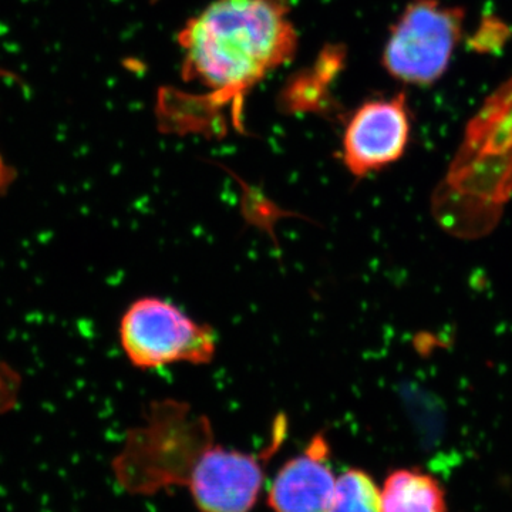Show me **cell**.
Returning <instances> with one entry per match:
<instances>
[{"instance_id":"cell-1","label":"cell","mask_w":512,"mask_h":512,"mask_svg":"<svg viewBox=\"0 0 512 512\" xmlns=\"http://www.w3.org/2000/svg\"><path fill=\"white\" fill-rule=\"evenodd\" d=\"M178 45L184 82L208 92L184 113L231 106L239 126L245 94L291 62L298 32L286 0H214L185 23Z\"/></svg>"},{"instance_id":"cell-2","label":"cell","mask_w":512,"mask_h":512,"mask_svg":"<svg viewBox=\"0 0 512 512\" xmlns=\"http://www.w3.org/2000/svg\"><path fill=\"white\" fill-rule=\"evenodd\" d=\"M477 114L434 198L437 220L458 237L487 234L510 200L512 79Z\"/></svg>"},{"instance_id":"cell-3","label":"cell","mask_w":512,"mask_h":512,"mask_svg":"<svg viewBox=\"0 0 512 512\" xmlns=\"http://www.w3.org/2000/svg\"><path fill=\"white\" fill-rule=\"evenodd\" d=\"M215 444L214 429L205 414L195 413L181 400H154L143 424L128 431L113 463L114 474L131 494L188 488Z\"/></svg>"},{"instance_id":"cell-4","label":"cell","mask_w":512,"mask_h":512,"mask_svg":"<svg viewBox=\"0 0 512 512\" xmlns=\"http://www.w3.org/2000/svg\"><path fill=\"white\" fill-rule=\"evenodd\" d=\"M466 10L441 0H412L389 30L384 70L397 82L430 87L443 79L464 36Z\"/></svg>"},{"instance_id":"cell-5","label":"cell","mask_w":512,"mask_h":512,"mask_svg":"<svg viewBox=\"0 0 512 512\" xmlns=\"http://www.w3.org/2000/svg\"><path fill=\"white\" fill-rule=\"evenodd\" d=\"M121 348L140 370L188 363L210 365L217 355V333L181 311L173 302L144 296L128 306L120 320Z\"/></svg>"},{"instance_id":"cell-6","label":"cell","mask_w":512,"mask_h":512,"mask_svg":"<svg viewBox=\"0 0 512 512\" xmlns=\"http://www.w3.org/2000/svg\"><path fill=\"white\" fill-rule=\"evenodd\" d=\"M407 96L376 97L357 107L342 138V163L353 177L366 178L400 160L412 137Z\"/></svg>"},{"instance_id":"cell-7","label":"cell","mask_w":512,"mask_h":512,"mask_svg":"<svg viewBox=\"0 0 512 512\" xmlns=\"http://www.w3.org/2000/svg\"><path fill=\"white\" fill-rule=\"evenodd\" d=\"M330 447L322 433L303 453L291 458L276 474L268 494L275 512H328L336 478L329 461Z\"/></svg>"},{"instance_id":"cell-8","label":"cell","mask_w":512,"mask_h":512,"mask_svg":"<svg viewBox=\"0 0 512 512\" xmlns=\"http://www.w3.org/2000/svg\"><path fill=\"white\" fill-rule=\"evenodd\" d=\"M383 512H447L443 488L420 470L393 471L384 481Z\"/></svg>"},{"instance_id":"cell-9","label":"cell","mask_w":512,"mask_h":512,"mask_svg":"<svg viewBox=\"0 0 512 512\" xmlns=\"http://www.w3.org/2000/svg\"><path fill=\"white\" fill-rule=\"evenodd\" d=\"M328 512H383L382 491L366 471H346L336 480Z\"/></svg>"}]
</instances>
